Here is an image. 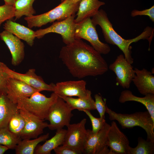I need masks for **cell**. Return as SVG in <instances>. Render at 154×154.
<instances>
[{
  "instance_id": "cell-1",
  "label": "cell",
  "mask_w": 154,
  "mask_h": 154,
  "mask_svg": "<svg viewBox=\"0 0 154 154\" xmlns=\"http://www.w3.org/2000/svg\"><path fill=\"white\" fill-rule=\"evenodd\" d=\"M59 58L71 75L79 79L102 75L108 69L101 54L81 39L63 46Z\"/></svg>"
},
{
  "instance_id": "cell-2",
  "label": "cell",
  "mask_w": 154,
  "mask_h": 154,
  "mask_svg": "<svg viewBox=\"0 0 154 154\" xmlns=\"http://www.w3.org/2000/svg\"><path fill=\"white\" fill-rule=\"evenodd\" d=\"M94 24L101 27L105 40L108 43L117 46L123 53L127 61L130 64L133 62L130 45L141 39L147 40L150 43L153 35L154 29L147 27L140 35L133 39H125L114 30L112 24L109 19L105 11L102 9L98 10L91 19Z\"/></svg>"
},
{
  "instance_id": "cell-3",
  "label": "cell",
  "mask_w": 154,
  "mask_h": 154,
  "mask_svg": "<svg viewBox=\"0 0 154 154\" xmlns=\"http://www.w3.org/2000/svg\"><path fill=\"white\" fill-rule=\"evenodd\" d=\"M111 121L116 120L122 129L140 127L147 134V140L154 142V121L147 111L138 112L130 114L117 113L109 108L106 105V112Z\"/></svg>"
},
{
  "instance_id": "cell-4",
  "label": "cell",
  "mask_w": 154,
  "mask_h": 154,
  "mask_svg": "<svg viewBox=\"0 0 154 154\" xmlns=\"http://www.w3.org/2000/svg\"><path fill=\"white\" fill-rule=\"evenodd\" d=\"M80 2H74L70 0H64L59 5L42 14L29 17H26L28 27H40L48 23L64 20L75 15L78 11Z\"/></svg>"
},
{
  "instance_id": "cell-5",
  "label": "cell",
  "mask_w": 154,
  "mask_h": 154,
  "mask_svg": "<svg viewBox=\"0 0 154 154\" xmlns=\"http://www.w3.org/2000/svg\"><path fill=\"white\" fill-rule=\"evenodd\" d=\"M37 91L31 96L20 100L17 104L18 109H23L40 119L46 120L52 105L58 96L54 92L47 97Z\"/></svg>"
},
{
  "instance_id": "cell-6",
  "label": "cell",
  "mask_w": 154,
  "mask_h": 154,
  "mask_svg": "<svg viewBox=\"0 0 154 154\" xmlns=\"http://www.w3.org/2000/svg\"><path fill=\"white\" fill-rule=\"evenodd\" d=\"M96 27L91 18H86L80 23H76L75 38L85 39L100 54H107L110 51V47L108 44L100 40Z\"/></svg>"
},
{
  "instance_id": "cell-7",
  "label": "cell",
  "mask_w": 154,
  "mask_h": 154,
  "mask_svg": "<svg viewBox=\"0 0 154 154\" xmlns=\"http://www.w3.org/2000/svg\"><path fill=\"white\" fill-rule=\"evenodd\" d=\"M72 111L68 104L58 96L51 107L46 119L50 122L48 128L51 130H57L68 126L73 116Z\"/></svg>"
},
{
  "instance_id": "cell-8",
  "label": "cell",
  "mask_w": 154,
  "mask_h": 154,
  "mask_svg": "<svg viewBox=\"0 0 154 154\" xmlns=\"http://www.w3.org/2000/svg\"><path fill=\"white\" fill-rule=\"evenodd\" d=\"M110 125L106 122L96 133L92 130H87L83 153L86 154H110L108 133Z\"/></svg>"
},
{
  "instance_id": "cell-9",
  "label": "cell",
  "mask_w": 154,
  "mask_h": 154,
  "mask_svg": "<svg viewBox=\"0 0 154 154\" xmlns=\"http://www.w3.org/2000/svg\"><path fill=\"white\" fill-rule=\"evenodd\" d=\"M76 17L75 14L72 15L63 20L54 22L47 28L37 30L35 31L36 38H40L46 34L56 33L61 36L62 41L66 45L70 44L75 39Z\"/></svg>"
},
{
  "instance_id": "cell-10",
  "label": "cell",
  "mask_w": 154,
  "mask_h": 154,
  "mask_svg": "<svg viewBox=\"0 0 154 154\" xmlns=\"http://www.w3.org/2000/svg\"><path fill=\"white\" fill-rule=\"evenodd\" d=\"M87 119H83L76 123L70 124L68 126L62 145L68 147L83 153L84 146L87 134L85 125Z\"/></svg>"
},
{
  "instance_id": "cell-11",
  "label": "cell",
  "mask_w": 154,
  "mask_h": 154,
  "mask_svg": "<svg viewBox=\"0 0 154 154\" xmlns=\"http://www.w3.org/2000/svg\"><path fill=\"white\" fill-rule=\"evenodd\" d=\"M2 66L10 77L22 81L40 92L43 91L53 92L55 84L46 83L41 77L36 74L35 69H30L25 73L22 74L11 70L3 62Z\"/></svg>"
},
{
  "instance_id": "cell-12",
  "label": "cell",
  "mask_w": 154,
  "mask_h": 154,
  "mask_svg": "<svg viewBox=\"0 0 154 154\" xmlns=\"http://www.w3.org/2000/svg\"><path fill=\"white\" fill-rule=\"evenodd\" d=\"M108 68L115 74L116 80L119 85L124 88H129L135 76V72L133 67L127 61L123 54L118 56Z\"/></svg>"
},
{
  "instance_id": "cell-13",
  "label": "cell",
  "mask_w": 154,
  "mask_h": 154,
  "mask_svg": "<svg viewBox=\"0 0 154 154\" xmlns=\"http://www.w3.org/2000/svg\"><path fill=\"white\" fill-rule=\"evenodd\" d=\"M108 139L110 154H129V140L114 121L110 125Z\"/></svg>"
},
{
  "instance_id": "cell-14",
  "label": "cell",
  "mask_w": 154,
  "mask_h": 154,
  "mask_svg": "<svg viewBox=\"0 0 154 154\" xmlns=\"http://www.w3.org/2000/svg\"><path fill=\"white\" fill-rule=\"evenodd\" d=\"M86 85L83 80L58 82L55 85L53 92L58 97L85 98L92 94L91 91L86 89Z\"/></svg>"
},
{
  "instance_id": "cell-15",
  "label": "cell",
  "mask_w": 154,
  "mask_h": 154,
  "mask_svg": "<svg viewBox=\"0 0 154 154\" xmlns=\"http://www.w3.org/2000/svg\"><path fill=\"white\" fill-rule=\"evenodd\" d=\"M19 110L25 121L23 130L20 135L22 139H35L43 133L48 124L23 109Z\"/></svg>"
},
{
  "instance_id": "cell-16",
  "label": "cell",
  "mask_w": 154,
  "mask_h": 154,
  "mask_svg": "<svg viewBox=\"0 0 154 154\" xmlns=\"http://www.w3.org/2000/svg\"><path fill=\"white\" fill-rule=\"evenodd\" d=\"M37 91L22 81L10 77L8 81L6 94L11 101L17 104L20 100L30 97Z\"/></svg>"
},
{
  "instance_id": "cell-17",
  "label": "cell",
  "mask_w": 154,
  "mask_h": 154,
  "mask_svg": "<svg viewBox=\"0 0 154 154\" xmlns=\"http://www.w3.org/2000/svg\"><path fill=\"white\" fill-rule=\"evenodd\" d=\"M0 38L10 50L12 56V64L14 66H18L24 58V44L20 39L5 30L0 33Z\"/></svg>"
},
{
  "instance_id": "cell-18",
  "label": "cell",
  "mask_w": 154,
  "mask_h": 154,
  "mask_svg": "<svg viewBox=\"0 0 154 154\" xmlns=\"http://www.w3.org/2000/svg\"><path fill=\"white\" fill-rule=\"evenodd\" d=\"M135 75L132 82L141 94H154V76L150 72L143 68H134Z\"/></svg>"
},
{
  "instance_id": "cell-19",
  "label": "cell",
  "mask_w": 154,
  "mask_h": 154,
  "mask_svg": "<svg viewBox=\"0 0 154 154\" xmlns=\"http://www.w3.org/2000/svg\"><path fill=\"white\" fill-rule=\"evenodd\" d=\"M5 30L12 33L20 39L25 41L31 46L34 44L36 37L35 31L11 19L7 21L3 25Z\"/></svg>"
},
{
  "instance_id": "cell-20",
  "label": "cell",
  "mask_w": 154,
  "mask_h": 154,
  "mask_svg": "<svg viewBox=\"0 0 154 154\" xmlns=\"http://www.w3.org/2000/svg\"><path fill=\"white\" fill-rule=\"evenodd\" d=\"M105 3L99 0H81L74 19L76 23H80L94 16L98 11L99 8Z\"/></svg>"
},
{
  "instance_id": "cell-21",
  "label": "cell",
  "mask_w": 154,
  "mask_h": 154,
  "mask_svg": "<svg viewBox=\"0 0 154 154\" xmlns=\"http://www.w3.org/2000/svg\"><path fill=\"white\" fill-rule=\"evenodd\" d=\"M118 101L121 103L131 101L141 103L146 107L154 121V94H148L144 97H139L133 95L131 91L126 90L121 92Z\"/></svg>"
},
{
  "instance_id": "cell-22",
  "label": "cell",
  "mask_w": 154,
  "mask_h": 154,
  "mask_svg": "<svg viewBox=\"0 0 154 154\" xmlns=\"http://www.w3.org/2000/svg\"><path fill=\"white\" fill-rule=\"evenodd\" d=\"M18 111L17 104L11 101L6 94H0V128L7 127L12 117Z\"/></svg>"
},
{
  "instance_id": "cell-23",
  "label": "cell",
  "mask_w": 154,
  "mask_h": 154,
  "mask_svg": "<svg viewBox=\"0 0 154 154\" xmlns=\"http://www.w3.org/2000/svg\"><path fill=\"white\" fill-rule=\"evenodd\" d=\"M66 131V130L63 128L56 130L55 135L51 139L46 140L42 145H38L34 154H51L52 150L63 144Z\"/></svg>"
},
{
  "instance_id": "cell-24",
  "label": "cell",
  "mask_w": 154,
  "mask_h": 154,
  "mask_svg": "<svg viewBox=\"0 0 154 154\" xmlns=\"http://www.w3.org/2000/svg\"><path fill=\"white\" fill-rule=\"evenodd\" d=\"M48 133L33 139H22L15 148L16 154H33L35 148L40 143L46 141L49 137Z\"/></svg>"
},
{
  "instance_id": "cell-25",
  "label": "cell",
  "mask_w": 154,
  "mask_h": 154,
  "mask_svg": "<svg viewBox=\"0 0 154 154\" xmlns=\"http://www.w3.org/2000/svg\"><path fill=\"white\" fill-rule=\"evenodd\" d=\"M62 98L71 107L72 110L77 109L80 111L83 110H96L95 101L90 94L85 98H74L72 97H59Z\"/></svg>"
},
{
  "instance_id": "cell-26",
  "label": "cell",
  "mask_w": 154,
  "mask_h": 154,
  "mask_svg": "<svg viewBox=\"0 0 154 154\" xmlns=\"http://www.w3.org/2000/svg\"><path fill=\"white\" fill-rule=\"evenodd\" d=\"M36 0H16L13 6L15 9V20L23 16L29 17L36 13L33 5Z\"/></svg>"
},
{
  "instance_id": "cell-27",
  "label": "cell",
  "mask_w": 154,
  "mask_h": 154,
  "mask_svg": "<svg viewBox=\"0 0 154 154\" xmlns=\"http://www.w3.org/2000/svg\"><path fill=\"white\" fill-rule=\"evenodd\" d=\"M22 139L20 136L11 132L7 127L0 128V144L9 149H15Z\"/></svg>"
},
{
  "instance_id": "cell-28",
  "label": "cell",
  "mask_w": 154,
  "mask_h": 154,
  "mask_svg": "<svg viewBox=\"0 0 154 154\" xmlns=\"http://www.w3.org/2000/svg\"><path fill=\"white\" fill-rule=\"evenodd\" d=\"M138 143L134 148L130 147L129 154H153L154 153V142L145 140L139 137Z\"/></svg>"
},
{
  "instance_id": "cell-29",
  "label": "cell",
  "mask_w": 154,
  "mask_h": 154,
  "mask_svg": "<svg viewBox=\"0 0 154 154\" xmlns=\"http://www.w3.org/2000/svg\"><path fill=\"white\" fill-rule=\"evenodd\" d=\"M25 125V120L19 110L11 117L7 127L11 132L20 137Z\"/></svg>"
},
{
  "instance_id": "cell-30",
  "label": "cell",
  "mask_w": 154,
  "mask_h": 154,
  "mask_svg": "<svg viewBox=\"0 0 154 154\" xmlns=\"http://www.w3.org/2000/svg\"><path fill=\"white\" fill-rule=\"evenodd\" d=\"M84 112L89 118L92 124V131L94 134L97 133L103 127L106 122L105 118L100 117L96 118L91 113L90 111L83 110Z\"/></svg>"
},
{
  "instance_id": "cell-31",
  "label": "cell",
  "mask_w": 154,
  "mask_h": 154,
  "mask_svg": "<svg viewBox=\"0 0 154 154\" xmlns=\"http://www.w3.org/2000/svg\"><path fill=\"white\" fill-rule=\"evenodd\" d=\"M14 13L13 6L5 4L0 6V26L4 22L14 17Z\"/></svg>"
},
{
  "instance_id": "cell-32",
  "label": "cell",
  "mask_w": 154,
  "mask_h": 154,
  "mask_svg": "<svg viewBox=\"0 0 154 154\" xmlns=\"http://www.w3.org/2000/svg\"><path fill=\"white\" fill-rule=\"evenodd\" d=\"M96 109L98 112L100 117L105 118V114L106 110V100H103L101 96L96 94L94 95Z\"/></svg>"
},
{
  "instance_id": "cell-33",
  "label": "cell",
  "mask_w": 154,
  "mask_h": 154,
  "mask_svg": "<svg viewBox=\"0 0 154 154\" xmlns=\"http://www.w3.org/2000/svg\"><path fill=\"white\" fill-rule=\"evenodd\" d=\"M2 63L0 61V94H6L7 85L10 78L3 69Z\"/></svg>"
},
{
  "instance_id": "cell-34",
  "label": "cell",
  "mask_w": 154,
  "mask_h": 154,
  "mask_svg": "<svg viewBox=\"0 0 154 154\" xmlns=\"http://www.w3.org/2000/svg\"><path fill=\"white\" fill-rule=\"evenodd\" d=\"M131 15L133 17L137 16H147L153 22H154V6L153 5L149 9L141 11L133 10L131 11Z\"/></svg>"
},
{
  "instance_id": "cell-35",
  "label": "cell",
  "mask_w": 154,
  "mask_h": 154,
  "mask_svg": "<svg viewBox=\"0 0 154 154\" xmlns=\"http://www.w3.org/2000/svg\"><path fill=\"white\" fill-rule=\"evenodd\" d=\"M53 150L56 154H79L75 150L62 145L58 146Z\"/></svg>"
},
{
  "instance_id": "cell-36",
  "label": "cell",
  "mask_w": 154,
  "mask_h": 154,
  "mask_svg": "<svg viewBox=\"0 0 154 154\" xmlns=\"http://www.w3.org/2000/svg\"><path fill=\"white\" fill-rule=\"evenodd\" d=\"M8 149L7 147L0 144V154H4Z\"/></svg>"
},
{
  "instance_id": "cell-37",
  "label": "cell",
  "mask_w": 154,
  "mask_h": 154,
  "mask_svg": "<svg viewBox=\"0 0 154 154\" xmlns=\"http://www.w3.org/2000/svg\"><path fill=\"white\" fill-rule=\"evenodd\" d=\"M5 4L11 6H13L16 0H3Z\"/></svg>"
},
{
  "instance_id": "cell-38",
  "label": "cell",
  "mask_w": 154,
  "mask_h": 154,
  "mask_svg": "<svg viewBox=\"0 0 154 154\" xmlns=\"http://www.w3.org/2000/svg\"><path fill=\"white\" fill-rule=\"evenodd\" d=\"M71 0L72 1H74V2H80L81 0Z\"/></svg>"
},
{
  "instance_id": "cell-39",
  "label": "cell",
  "mask_w": 154,
  "mask_h": 154,
  "mask_svg": "<svg viewBox=\"0 0 154 154\" xmlns=\"http://www.w3.org/2000/svg\"><path fill=\"white\" fill-rule=\"evenodd\" d=\"M61 0V2H62L63 1H64V0Z\"/></svg>"
}]
</instances>
